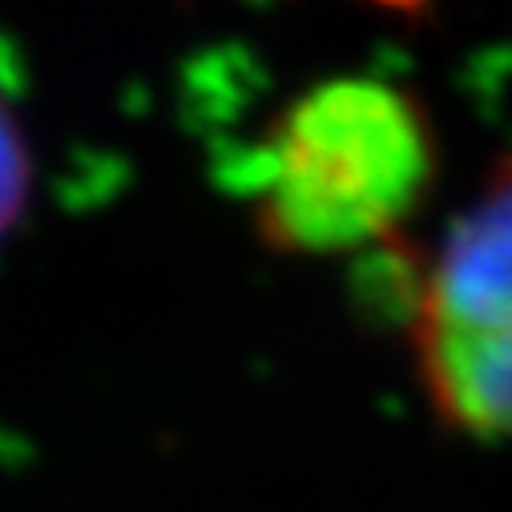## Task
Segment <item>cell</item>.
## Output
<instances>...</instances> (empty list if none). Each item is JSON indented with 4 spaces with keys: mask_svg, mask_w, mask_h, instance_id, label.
Returning <instances> with one entry per match:
<instances>
[{
    "mask_svg": "<svg viewBox=\"0 0 512 512\" xmlns=\"http://www.w3.org/2000/svg\"><path fill=\"white\" fill-rule=\"evenodd\" d=\"M375 5H388V9H416L424 0H375Z\"/></svg>",
    "mask_w": 512,
    "mask_h": 512,
    "instance_id": "obj_4",
    "label": "cell"
},
{
    "mask_svg": "<svg viewBox=\"0 0 512 512\" xmlns=\"http://www.w3.org/2000/svg\"><path fill=\"white\" fill-rule=\"evenodd\" d=\"M412 351L444 428L512 436V170L440 238L412 311Z\"/></svg>",
    "mask_w": 512,
    "mask_h": 512,
    "instance_id": "obj_2",
    "label": "cell"
},
{
    "mask_svg": "<svg viewBox=\"0 0 512 512\" xmlns=\"http://www.w3.org/2000/svg\"><path fill=\"white\" fill-rule=\"evenodd\" d=\"M33 190V158H29V142L21 134V121L13 117V109L0 101V238H5L17 218L25 214Z\"/></svg>",
    "mask_w": 512,
    "mask_h": 512,
    "instance_id": "obj_3",
    "label": "cell"
},
{
    "mask_svg": "<svg viewBox=\"0 0 512 512\" xmlns=\"http://www.w3.org/2000/svg\"><path fill=\"white\" fill-rule=\"evenodd\" d=\"M440 166L432 117L416 93L379 77L303 89L254 154V222L275 250L347 254L396 238Z\"/></svg>",
    "mask_w": 512,
    "mask_h": 512,
    "instance_id": "obj_1",
    "label": "cell"
}]
</instances>
